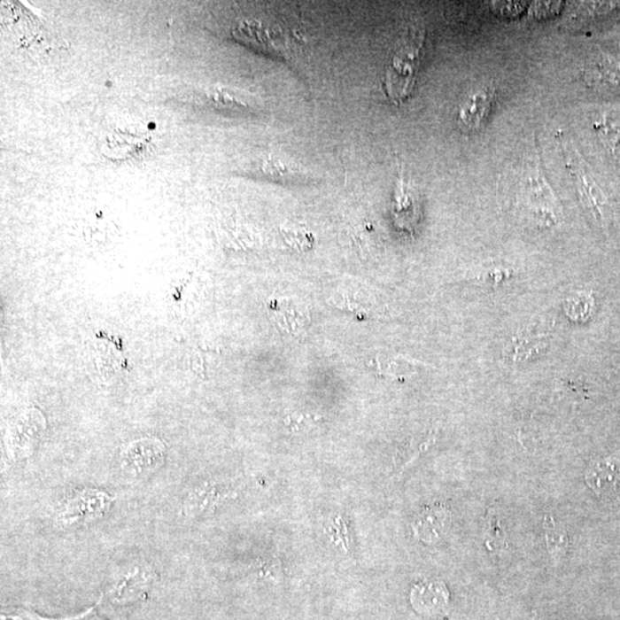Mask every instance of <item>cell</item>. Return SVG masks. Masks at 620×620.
<instances>
[{
	"instance_id": "cell-7",
	"label": "cell",
	"mask_w": 620,
	"mask_h": 620,
	"mask_svg": "<svg viewBox=\"0 0 620 620\" xmlns=\"http://www.w3.org/2000/svg\"><path fill=\"white\" fill-rule=\"evenodd\" d=\"M415 534L426 544H434L451 529V513L443 506L426 508L415 519Z\"/></svg>"
},
{
	"instance_id": "cell-10",
	"label": "cell",
	"mask_w": 620,
	"mask_h": 620,
	"mask_svg": "<svg viewBox=\"0 0 620 620\" xmlns=\"http://www.w3.org/2000/svg\"><path fill=\"white\" fill-rule=\"evenodd\" d=\"M128 460L138 472L158 468L164 459V446L158 441L145 440L131 446Z\"/></svg>"
},
{
	"instance_id": "cell-5",
	"label": "cell",
	"mask_w": 620,
	"mask_h": 620,
	"mask_svg": "<svg viewBox=\"0 0 620 620\" xmlns=\"http://www.w3.org/2000/svg\"><path fill=\"white\" fill-rule=\"evenodd\" d=\"M494 102V92L490 88L470 93L461 104L457 122L465 133H475L486 122Z\"/></svg>"
},
{
	"instance_id": "cell-3",
	"label": "cell",
	"mask_w": 620,
	"mask_h": 620,
	"mask_svg": "<svg viewBox=\"0 0 620 620\" xmlns=\"http://www.w3.org/2000/svg\"><path fill=\"white\" fill-rule=\"evenodd\" d=\"M271 322L279 330L301 338L308 331L312 316L308 306L297 298H271L268 301Z\"/></svg>"
},
{
	"instance_id": "cell-1",
	"label": "cell",
	"mask_w": 620,
	"mask_h": 620,
	"mask_svg": "<svg viewBox=\"0 0 620 620\" xmlns=\"http://www.w3.org/2000/svg\"><path fill=\"white\" fill-rule=\"evenodd\" d=\"M505 180L516 190V206L523 216L539 227H549L560 221L561 209L542 173L538 153L514 164Z\"/></svg>"
},
{
	"instance_id": "cell-11",
	"label": "cell",
	"mask_w": 620,
	"mask_h": 620,
	"mask_svg": "<svg viewBox=\"0 0 620 620\" xmlns=\"http://www.w3.org/2000/svg\"><path fill=\"white\" fill-rule=\"evenodd\" d=\"M376 367L378 374L384 377L405 379L428 366L403 355H381L376 359Z\"/></svg>"
},
{
	"instance_id": "cell-9",
	"label": "cell",
	"mask_w": 620,
	"mask_h": 620,
	"mask_svg": "<svg viewBox=\"0 0 620 620\" xmlns=\"http://www.w3.org/2000/svg\"><path fill=\"white\" fill-rule=\"evenodd\" d=\"M449 594L443 583L426 581L413 588L410 601L418 612L424 615L437 614L447 606Z\"/></svg>"
},
{
	"instance_id": "cell-4",
	"label": "cell",
	"mask_w": 620,
	"mask_h": 620,
	"mask_svg": "<svg viewBox=\"0 0 620 620\" xmlns=\"http://www.w3.org/2000/svg\"><path fill=\"white\" fill-rule=\"evenodd\" d=\"M565 154H567L570 172H571L573 181L576 182L581 204L596 222L602 224L606 219V196L603 195L602 190L595 183L593 177L589 175L583 160L577 158L575 154L569 152H565Z\"/></svg>"
},
{
	"instance_id": "cell-2",
	"label": "cell",
	"mask_w": 620,
	"mask_h": 620,
	"mask_svg": "<svg viewBox=\"0 0 620 620\" xmlns=\"http://www.w3.org/2000/svg\"><path fill=\"white\" fill-rule=\"evenodd\" d=\"M423 46L424 31L421 29H409L399 43L384 81L392 102L400 104L412 95Z\"/></svg>"
},
{
	"instance_id": "cell-8",
	"label": "cell",
	"mask_w": 620,
	"mask_h": 620,
	"mask_svg": "<svg viewBox=\"0 0 620 620\" xmlns=\"http://www.w3.org/2000/svg\"><path fill=\"white\" fill-rule=\"evenodd\" d=\"M111 499L107 494L87 491L75 496L68 502L61 519L65 524L72 525L84 518L103 515L110 507Z\"/></svg>"
},
{
	"instance_id": "cell-6",
	"label": "cell",
	"mask_w": 620,
	"mask_h": 620,
	"mask_svg": "<svg viewBox=\"0 0 620 620\" xmlns=\"http://www.w3.org/2000/svg\"><path fill=\"white\" fill-rule=\"evenodd\" d=\"M587 485L604 502H620V467L610 461L595 464L586 472Z\"/></svg>"
}]
</instances>
